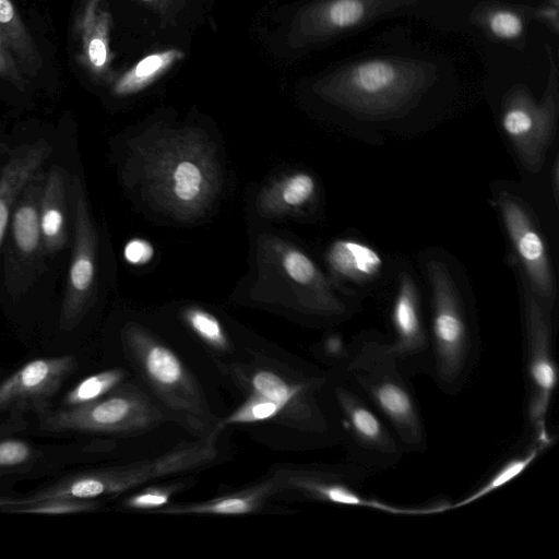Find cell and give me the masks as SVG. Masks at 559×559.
<instances>
[{
  "label": "cell",
  "instance_id": "obj_2",
  "mask_svg": "<svg viewBox=\"0 0 559 559\" xmlns=\"http://www.w3.org/2000/svg\"><path fill=\"white\" fill-rule=\"evenodd\" d=\"M485 86L496 95L500 126L522 165L536 171L559 116V37L525 51L478 49Z\"/></svg>",
  "mask_w": 559,
  "mask_h": 559
},
{
  "label": "cell",
  "instance_id": "obj_30",
  "mask_svg": "<svg viewBox=\"0 0 559 559\" xmlns=\"http://www.w3.org/2000/svg\"><path fill=\"white\" fill-rule=\"evenodd\" d=\"M97 503L92 499L56 497L27 504L15 506L13 509H9L8 511L15 513L67 514L91 511L95 509Z\"/></svg>",
  "mask_w": 559,
  "mask_h": 559
},
{
  "label": "cell",
  "instance_id": "obj_23",
  "mask_svg": "<svg viewBox=\"0 0 559 559\" xmlns=\"http://www.w3.org/2000/svg\"><path fill=\"white\" fill-rule=\"evenodd\" d=\"M0 32L23 72L37 74L43 58L36 41L11 0H0Z\"/></svg>",
  "mask_w": 559,
  "mask_h": 559
},
{
  "label": "cell",
  "instance_id": "obj_25",
  "mask_svg": "<svg viewBox=\"0 0 559 559\" xmlns=\"http://www.w3.org/2000/svg\"><path fill=\"white\" fill-rule=\"evenodd\" d=\"M272 489L271 484H262L259 487L243 492L230 495L219 499H213L204 503L183 507H171L156 511L164 514H223L240 515L257 510L263 498Z\"/></svg>",
  "mask_w": 559,
  "mask_h": 559
},
{
  "label": "cell",
  "instance_id": "obj_15",
  "mask_svg": "<svg viewBox=\"0 0 559 559\" xmlns=\"http://www.w3.org/2000/svg\"><path fill=\"white\" fill-rule=\"evenodd\" d=\"M75 368L73 355L28 361L0 383V411L33 407L45 413L47 402Z\"/></svg>",
  "mask_w": 559,
  "mask_h": 559
},
{
  "label": "cell",
  "instance_id": "obj_28",
  "mask_svg": "<svg viewBox=\"0 0 559 559\" xmlns=\"http://www.w3.org/2000/svg\"><path fill=\"white\" fill-rule=\"evenodd\" d=\"M124 372L121 369H108L94 373L80 381L63 397L64 407H76L90 404L118 386L123 380Z\"/></svg>",
  "mask_w": 559,
  "mask_h": 559
},
{
  "label": "cell",
  "instance_id": "obj_17",
  "mask_svg": "<svg viewBox=\"0 0 559 559\" xmlns=\"http://www.w3.org/2000/svg\"><path fill=\"white\" fill-rule=\"evenodd\" d=\"M267 243L281 273L301 293L308 307L325 314L345 311V306L334 296L325 277L307 254L276 238L269 239Z\"/></svg>",
  "mask_w": 559,
  "mask_h": 559
},
{
  "label": "cell",
  "instance_id": "obj_35",
  "mask_svg": "<svg viewBox=\"0 0 559 559\" xmlns=\"http://www.w3.org/2000/svg\"><path fill=\"white\" fill-rule=\"evenodd\" d=\"M126 260L134 265L146 264L154 255L152 245L145 239H131L124 247Z\"/></svg>",
  "mask_w": 559,
  "mask_h": 559
},
{
  "label": "cell",
  "instance_id": "obj_10",
  "mask_svg": "<svg viewBox=\"0 0 559 559\" xmlns=\"http://www.w3.org/2000/svg\"><path fill=\"white\" fill-rule=\"evenodd\" d=\"M461 34L475 49L508 51H525L545 37L556 36L536 21L531 0H474Z\"/></svg>",
  "mask_w": 559,
  "mask_h": 559
},
{
  "label": "cell",
  "instance_id": "obj_13",
  "mask_svg": "<svg viewBox=\"0 0 559 559\" xmlns=\"http://www.w3.org/2000/svg\"><path fill=\"white\" fill-rule=\"evenodd\" d=\"M124 336L145 378L168 404L202 414L197 385L178 356L138 326H129Z\"/></svg>",
  "mask_w": 559,
  "mask_h": 559
},
{
  "label": "cell",
  "instance_id": "obj_19",
  "mask_svg": "<svg viewBox=\"0 0 559 559\" xmlns=\"http://www.w3.org/2000/svg\"><path fill=\"white\" fill-rule=\"evenodd\" d=\"M52 152L50 143L39 139L14 148L0 173V249L15 202L28 182L41 170Z\"/></svg>",
  "mask_w": 559,
  "mask_h": 559
},
{
  "label": "cell",
  "instance_id": "obj_5",
  "mask_svg": "<svg viewBox=\"0 0 559 559\" xmlns=\"http://www.w3.org/2000/svg\"><path fill=\"white\" fill-rule=\"evenodd\" d=\"M341 373L381 415L405 453H423L427 436L409 377L390 345L377 335L355 341L345 354Z\"/></svg>",
  "mask_w": 559,
  "mask_h": 559
},
{
  "label": "cell",
  "instance_id": "obj_26",
  "mask_svg": "<svg viewBox=\"0 0 559 559\" xmlns=\"http://www.w3.org/2000/svg\"><path fill=\"white\" fill-rule=\"evenodd\" d=\"M550 445V443L540 441L534 438V444L521 455H516L503 463L496 473H493L486 483H484L475 491L466 496L465 498L451 503V510L465 507L488 493L497 490L507 483L516 478L522 472H524L537 457L538 455Z\"/></svg>",
  "mask_w": 559,
  "mask_h": 559
},
{
  "label": "cell",
  "instance_id": "obj_7",
  "mask_svg": "<svg viewBox=\"0 0 559 559\" xmlns=\"http://www.w3.org/2000/svg\"><path fill=\"white\" fill-rule=\"evenodd\" d=\"M333 394L338 409L347 462L371 475L395 467L405 451L393 430L372 405L341 373Z\"/></svg>",
  "mask_w": 559,
  "mask_h": 559
},
{
  "label": "cell",
  "instance_id": "obj_14",
  "mask_svg": "<svg viewBox=\"0 0 559 559\" xmlns=\"http://www.w3.org/2000/svg\"><path fill=\"white\" fill-rule=\"evenodd\" d=\"M497 203L530 289L550 314L556 287L544 239L526 209L510 193L501 192Z\"/></svg>",
  "mask_w": 559,
  "mask_h": 559
},
{
  "label": "cell",
  "instance_id": "obj_37",
  "mask_svg": "<svg viewBox=\"0 0 559 559\" xmlns=\"http://www.w3.org/2000/svg\"><path fill=\"white\" fill-rule=\"evenodd\" d=\"M139 1L144 2V3H150V4L151 3H159V2H162V0H139Z\"/></svg>",
  "mask_w": 559,
  "mask_h": 559
},
{
  "label": "cell",
  "instance_id": "obj_31",
  "mask_svg": "<svg viewBox=\"0 0 559 559\" xmlns=\"http://www.w3.org/2000/svg\"><path fill=\"white\" fill-rule=\"evenodd\" d=\"M283 412V408L258 394H252L247 402L228 416L222 425L248 424L273 419Z\"/></svg>",
  "mask_w": 559,
  "mask_h": 559
},
{
  "label": "cell",
  "instance_id": "obj_16",
  "mask_svg": "<svg viewBox=\"0 0 559 559\" xmlns=\"http://www.w3.org/2000/svg\"><path fill=\"white\" fill-rule=\"evenodd\" d=\"M391 318L395 337L390 345L401 368L408 377L429 373V336L423 322L417 288L407 273L400 275Z\"/></svg>",
  "mask_w": 559,
  "mask_h": 559
},
{
  "label": "cell",
  "instance_id": "obj_4",
  "mask_svg": "<svg viewBox=\"0 0 559 559\" xmlns=\"http://www.w3.org/2000/svg\"><path fill=\"white\" fill-rule=\"evenodd\" d=\"M474 0H305L290 24L292 45L306 51L395 19H416L441 32L462 33Z\"/></svg>",
  "mask_w": 559,
  "mask_h": 559
},
{
  "label": "cell",
  "instance_id": "obj_9",
  "mask_svg": "<svg viewBox=\"0 0 559 559\" xmlns=\"http://www.w3.org/2000/svg\"><path fill=\"white\" fill-rule=\"evenodd\" d=\"M40 415L39 427L50 432L129 433L150 428L159 413L136 389H114L82 406Z\"/></svg>",
  "mask_w": 559,
  "mask_h": 559
},
{
  "label": "cell",
  "instance_id": "obj_21",
  "mask_svg": "<svg viewBox=\"0 0 559 559\" xmlns=\"http://www.w3.org/2000/svg\"><path fill=\"white\" fill-rule=\"evenodd\" d=\"M316 189V180L308 173L286 175L261 193L258 201L259 211L263 215L275 216L297 210L313 198Z\"/></svg>",
  "mask_w": 559,
  "mask_h": 559
},
{
  "label": "cell",
  "instance_id": "obj_18",
  "mask_svg": "<svg viewBox=\"0 0 559 559\" xmlns=\"http://www.w3.org/2000/svg\"><path fill=\"white\" fill-rule=\"evenodd\" d=\"M105 0H85L76 15L74 28L79 41L78 60L97 81L109 78L111 15Z\"/></svg>",
  "mask_w": 559,
  "mask_h": 559
},
{
  "label": "cell",
  "instance_id": "obj_20",
  "mask_svg": "<svg viewBox=\"0 0 559 559\" xmlns=\"http://www.w3.org/2000/svg\"><path fill=\"white\" fill-rule=\"evenodd\" d=\"M67 181L66 170L53 165L45 175L39 218L45 252L55 255L68 241L67 229Z\"/></svg>",
  "mask_w": 559,
  "mask_h": 559
},
{
  "label": "cell",
  "instance_id": "obj_3",
  "mask_svg": "<svg viewBox=\"0 0 559 559\" xmlns=\"http://www.w3.org/2000/svg\"><path fill=\"white\" fill-rule=\"evenodd\" d=\"M133 163L145 195L177 219L200 216L217 194L216 154L194 129H166L151 135L134 146Z\"/></svg>",
  "mask_w": 559,
  "mask_h": 559
},
{
  "label": "cell",
  "instance_id": "obj_33",
  "mask_svg": "<svg viewBox=\"0 0 559 559\" xmlns=\"http://www.w3.org/2000/svg\"><path fill=\"white\" fill-rule=\"evenodd\" d=\"M0 76L11 83L19 91L24 92L27 80L14 55L7 45L0 32Z\"/></svg>",
  "mask_w": 559,
  "mask_h": 559
},
{
  "label": "cell",
  "instance_id": "obj_36",
  "mask_svg": "<svg viewBox=\"0 0 559 559\" xmlns=\"http://www.w3.org/2000/svg\"><path fill=\"white\" fill-rule=\"evenodd\" d=\"M21 500L20 501H16V500H0V507L2 506H17L20 504Z\"/></svg>",
  "mask_w": 559,
  "mask_h": 559
},
{
  "label": "cell",
  "instance_id": "obj_27",
  "mask_svg": "<svg viewBox=\"0 0 559 559\" xmlns=\"http://www.w3.org/2000/svg\"><path fill=\"white\" fill-rule=\"evenodd\" d=\"M324 379H312L308 383L294 384L287 382L284 378L270 370H258L250 379V385L254 394L261 395L276 404L283 411L294 406L306 389L312 384L323 381Z\"/></svg>",
  "mask_w": 559,
  "mask_h": 559
},
{
  "label": "cell",
  "instance_id": "obj_38",
  "mask_svg": "<svg viewBox=\"0 0 559 559\" xmlns=\"http://www.w3.org/2000/svg\"><path fill=\"white\" fill-rule=\"evenodd\" d=\"M533 2H540V1H551V2H559V0H532Z\"/></svg>",
  "mask_w": 559,
  "mask_h": 559
},
{
  "label": "cell",
  "instance_id": "obj_32",
  "mask_svg": "<svg viewBox=\"0 0 559 559\" xmlns=\"http://www.w3.org/2000/svg\"><path fill=\"white\" fill-rule=\"evenodd\" d=\"M34 457L33 448L19 439L0 441V468H13L28 463Z\"/></svg>",
  "mask_w": 559,
  "mask_h": 559
},
{
  "label": "cell",
  "instance_id": "obj_34",
  "mask_svg": "<svg viewBox=\"0 0 559 559\" xmlns=\"http://www.w3.org/2000/svg\"><path fill=\"white\" fill-rule=\"evenodd\" d=\"M170 490L165 488H147L129 497L124 506L135 510H153L167 506Z\"/></svg>",
  "mask_w": 559,
  "mask_h": 559
},
{
  "label": "cell",
  "instance_id": "obj_24",
  "mask_svg": "<svg viewBox=\"0 0 559 559\" xmlns=\"http://www.w3.org/2000/svg\"><path fill=\"white\" fill-rule=\"evenodd\" d=\"M181 57L182 52L176 49L147 55L115 81L112 93L118 96H128L142 91Z\"/></svg>",
  "mask_w": 559,
  "mask_h": 559
},
{
  "label": "cell",
  "instance_id": "obj_12",
  "mask_svg": "<svg viewBox=\"0 0 559 559\" xmlns=\"http://www.w3.org/2000/svg\"><path fill=\"white\" fill-rule=\"evenodd\" d=\"M41 170L28 182L14 204L10 219V243L4 258L8 290L17 296L27 289L45 252L39 206L45 180Z\"/></svg>",
  "mask_w": 559,
  "mask_h": 559
},
{
  "label": "cell",
  "instance_id": "obj_8",
  "mask_svg": "<svg viewBox=\"0 0 559 559\" xmlns=\"http://www.w3.org/2000/svg\"><path fill=\"white\" fill-rule=\"evenodd\" d=\"M526 415L535 438L552 442L547 430V414L558 383L550 314L532 293L524 288Z\"/></svg>",
  "mask_w": 559,
  "mask_h": 559
},
{
  "label": "cell",
  "instance_id": "obj_6",
  "mask_svg": "<svg viewBox=\"0 0 559 559\" xmlns=\"http://www.w3.org/2000/svg\"><path fill=\"white\" fill-rule=\"evenodd\" d=\"M432 292L429 374L447 394L462 390L478 359V345L444 263L427 264Z\"/></svg>",
  "mask_w": 559,
  "mask_h": 559
},
{
  "label": "cell",
  "instance_id": "obj_11",
  "mask_svg": "<svg viewBox=\"0 0 559 559\" xmlns=\"http://www.w3.org/2000/svg\"><path fill=\"white\" fill-rule=\"evenodd\" d=\"M73 205V246L59 325L72 331L91 307L96 289L97 233L84 187L78 175L70 185Z\"/></svg>",
  "mask_w": 559,
  "mask_h": 559
},
{
  "label": "cell",
  "instance_id": "obj_1",
  "mask_svg": "<svg viewBox=\"0 0 559 559\" xmlns=\"http://www.w3.org/2000/svg\"><path fill=\"white\" fill-rule=\"evenodd\" d=\"M460 74L451 55L420 44L397 25L309 79L307 88L318 102L355 121L382 123L407 119L455 96Z\"/></svg>",
  "mask_w": 559,
  "mask_h": 559
},
{
  "label": "cell",
  "instance_id": "obj_22",
  "mask_svg": "<svg viewBox=\"0 0 559 559\" xmlns=\"http://www.w3.org/2000/svg\"><path fill=\"white\" fill-rule=\"evenodd\" d=\"M328 261L338 276L354 282H366L374 277L383 265L381 257L372 248L344 239L331 246Z\"/></svg>",
  "mask_w": 559,
  "mask_h": 559
},
{
  "label": "cell",
  "instance_id": "obj_29",
  "mask_svg": "<svg viewBox=\"0 0 559 559\" xmlns=\"http://www.w3.org/2000/svg\"><path fill=\"white\" fill-rule=\"evenodd\" d=\"M183 319L190 329L209 345L219 349L228 346L223 325L212 313L198 307H190L183 311Z\"/></svg>",
  "mask_w": 559,
  "mask_h": 559
}]
</instances>
